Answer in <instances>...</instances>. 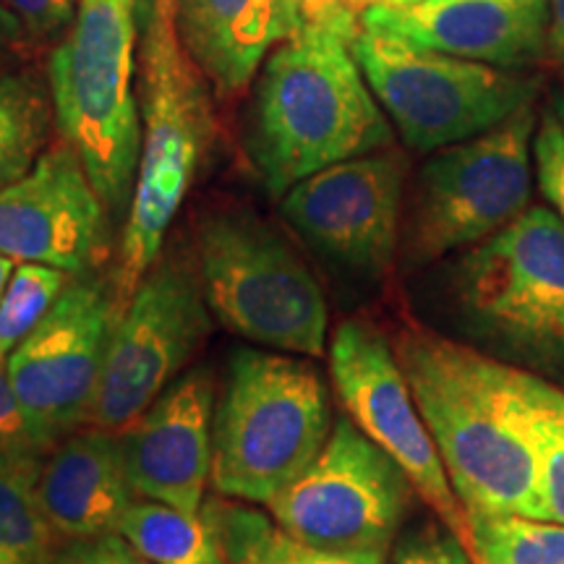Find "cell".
Masks as SVG:
<instances>
[{
  "label": "cell",
  "mask_w": 564,
  "mask_h": 564,
  "mask_svg": "<svg viewBox=\"0 0 564 564\" xmlns=\"http://www.w3.org/2000/svg\"><path fill=\"white\" fill-rule=\"evenodd\" d=\"M377 3H415V0H369V6Z\"/></svg>",
  "instance_id": "obj_40"
},
{
  "label": "cell",
  "mask_w": 564,
  "mask_h": 564,
  "mask_svg": "<svg viewBox=\"0 0 564 564\" xmlns=\"http://www.w3.org/2000/svg\"><path fill=\"white\" fill-rule=\"evenodd\" d=\"M329 371L348 419L405 470L415 494L465 544L468 514L387 337L366 322H343L329 340Z\"/></svg>",
  "instance_id": "obj_13"
},
{
  "label": "cell",
  "mask_w": 564,
  "mask_h": 564,
  "mask_svg": "<svg viewBox=\"0 0 564 564\" xmlns=\"http://www.w3.org/2000/svg\"><path fill=\"white\" fill-rule=\"evenodd\" d=\"M474 564H564V525L525 514H470Z\"/></svg>",
  "instance_id": "obj_24"
},
{
  "label": "cell",
  "mask_w": 564,
  "mask_h": 564,
  "mask_svg": "<svg viewBox=\"0 0 564 564\" xmlns=\"http://www.w3.org/2000/svg\"><path fill=\"white\" fill-rule=\"evenodd\" d=\"M215 137L209 79L175 26L171 0H150L141 40V154L126 212L118 270L121 303L162 253L167 230Z\"/></svg>",
  "instance_id": "obj_3"
},
{
  "label": "cell",
  "mask_w": 564,
  "mask_h": 564,
  "mask_svg": "<svg viewBox=\"0 0 564 564\" xmlns=\"http://www.w3.org/2000/svg\"><path fill=\"white\" fill-rule=\"evenodd\" d=\"M352 42L333 30L282 40L253 89L246 150L272 196L308 175L392 147Z\"/></svg>",
  "instance_id": "obj_2"
},
{
  "label": "cell",
  "mask_w": 564,
  "mask_h": 564,
  "mask_svg": "<svg viewBox=\"0 0 564 564\" xmlns=\"http://www.w3.org/2000/svg\"><path fill=\"white\" fill-rule=\"evenodd\" d=\"M116 280L74 274L37 327L9 352V373L32 444L51 449L84 423L121 314Z\"/></svg>",
  "instance_id": "obj_12"
},
{
  "label": "cell",
  "mask_w": 564,
  "mask_h": 564,
  "mask_svg": "<svg viewBox=\"0 0 564 564\" xmlns=\"http://www.w3.org/2000/svg\"><path fill=\"white\" fill-rule=\"evenodd\" d=\"M280 42L306 30H333L350 42L361 30V17L343 9L337 0H278Z\"/></svg>",
  "instance_id": "obj_28"
},
{
  "label": "cell",
  "mask_w": 564,
  "mask_h": 564,
  "mask_svg": "<svg viewBox=\"0 0 564 564\" xmlns=\"http://www.w3.org/2000/svg\"><path fill=\"white\" fill-rule=\"evenodd\" d=\"M139 0H82L47 55L55 126L79 152L108 212L129 209L141 154L133 91Z\"/></svg>",
  "instance_id": "obj_6"
},
{
  "label": "cell",
  "mask_w": 564,
  "mask_h": 564,
  "mask_svg": "<svg viewBox=\"0 0 564 564\" xmlns=\"http://www.w3.org/2000/svg\"><path fill=\"white\" fill-rule=\"evenodd\" d=\"M463 329L494 358L564 387V220L528 207L449 267Z\"/></svg>",
  "instance_id": "obj_4"
},
{
  "label": "cell",
  "mask_w": 564,
  "mask_h": 564,
  "mask_svg": "<svg viewBox=\"0 0 564 564\" xmlns=\"http://www.w3.org/2000/svg\"><path fill=\"white\" fill-rule=\"evenodd\" d=\"M337 3H340L343 9H348L350 13H356V17H361V13L369 9V0H337Z\"/></svg>",
  "instance_id": "obj_37"
},
{
  "label": "cell",
  "mask_w": 564,
  "mask_h": 564,
  "mask_svg": "<svg viewBox=\"0 0 564 564\" xmlns=\"http://www.w3.org/2000/svg\"><path fill=\"white\" fill-rule=\"evenodd\" d=\"M17 259H11V257H6V253H0V295H3V291H6V285H9V280H11V274H13V270H17Z\"/></svg>",
  "instance_id": "obj_36"
},
{
  "label": "cell",
  "mask_w": 564,
  "mask_h": 564,
  "mask_svg": "<svg viewBox=\"0 0 564 564\" xmlns=\"http://www.w3.org/2000/svg\"><path fill=\"white\" fill-rule=\"evenodd\" d=\"M32 442L30 432H26L24 413H21L19 398L13 392L11 373H9V356L0 350V447L3 444H19Z\"/></svg>",
  "instance_id": "obj_32"
},
{
  "label": "cell",
  "mask_w": 564,
  "mask_h": 564,
  "mask_svg": "<svg viewBox=\"0 0 564 564\" xmlns=\"http://www.w3.org/2000/svg\"><path fill=\"white\" fill-rule=\"evenodd\" d=\"M405 178V154L387 147L299 181L282 194L280 209L324 257L379 278L398 249Z\"/></svg>",
  "instance_id": "obj_14"
},
{
  "label": "cell",
  "mask_w": 564,
  "mask_h": 564,
  "mask_svg": "<svg viewBox=\"0 0 564 564\" xmlns=\"http://www.w3.org/2000/svg\"><path fill=\"white\" fill-rule=\"evenodd\" d=\"M413 491L379 444L350 419H337L319 457L267 507L303 546L387 554Z\"/></svg>",
  "instance_id": "obj_11"
},
{
  "label": "cell",
  "mask_w": 564,
  "mask_h": 564,
  "mask_svg": "<svg viewBox=\"0 0 564 564\" xmlns=\"http://www.w3.org/2000/svg\"><path fill=\"white\" fill-rule=\"evenodd\" d=\"M552 21H549V58L564 70V0H549Z\"/></svg>",
  "instance_id": "obj_35"
},
{
  "label": "cell",
  "mask_w": 564,
  "mask_h": 564,
  "mask_svg": "<svg viewBox=\"0 0 564 564\" xmlns=\"http://www.w3.org/2000/svg\"><path fill=\"white\" fill-rule=\"evenodd\" d=\"M32 63L0 66V188L30 171L53 141L51 84Z\"/></svg>",
  "instance_id": "obj_20"
},
{
  "label": "cell",
  "mask_w": 564,
  "mask_h": 564,
  "mask_svg": "<svg viewBox=\"0 0 564 564\" xmlns=\"http://www.w3.org/2000/svg\"><path fill=\"white\" fill-rule=\"evenodd\" d=\"M215 379L194 369L123 429V460L141 499L199 512L215 460Z\"/></svg>",
  "instance_id": "obj_16"
},
{
  "label": "cell",
  "mask_w": 564,
  "mask_h": 564,
  "mask_svg": "<svg viewBox=\"0 0 564 564\" xmlns=\"http://www.w3.org/2000/svg\"><path fill=\"white\" fill-rule=\"evenodd\" d=\"M209 329L199 267L178 253L158 259L112 324L91 426L123 432L181 377Z\"/></svg>",
  "instance_id": "obj_10"
},
{
  "label": "cell",
  "mask_w": 564,
  "mask_h": 564,
  "mask_svg": "<svg viewBox=\"0 0 564 564\" xmlns=\"http://www.w3.org/2000/svg\"><path fill=\"white\" fill-rule=\"evenodd\" d=\"M0 564H26V562H21V560H17V556L0 552Z\"/></svg>",
  "instance_id": "obj_39"
},
{
  "label": "cell",
  "mask_w": 564,
  "mask_h": 564,
  "mask_svg": "<svg viewBox=\"0 0 564 564\" xmlns=\"http://www.w3.org/2000/svg\"><path fill=\"white\" fill-rule=\"evenodd\" d=\"M554 116L560 118V123H562V129H564V91H560V95L554 97Z\"/></svg>",
  "instance_id": "obj_38"
},
{
  "label": "cell",
  "mask_w": 564,
  "mask_h": 564,
  "mask_svg": "<svg viewBox=\"0 0 564 564\" xmlns=\"http://www.w3.org/2000/svg\"><path fill=\"white\" fill-rule=\"evenodd\" d=\"M392 564H474L468 546L447 525H429L408 535L394 552Z\"/></svg>",
  "instance_id": "obj_30"
},
{
  "label": "cell",
  "mask_w": 564,
  "mask_h": 564,
  "mask_svg": "<svg viewBox=\"0 0 564 564\" xmlns=\"http://www.w3.org/2000/svg\"><path fill=\"white\" fill-rule=\"evenodd\" d=\"M19 21L26 47L37 55L42 47L58 42L79 13L82 0H0Z\"/></svg>",
  "instance_id": "obj_27"
},
{
  "label": "cell",
  "mask_w": 564,
  "mask_h": 564,
  "mask_svg": "<svg viewBox=\"0 0 564 564\" xmlns=\"http://www.w3.org/2000/svg\"><path fill=\"white\" fill-rule=\"evenodd\" d=\"M533 160L541 192L564 220V129L554 110L541 116L533 139Z\"/></svg>",
  "instance_id": "obj_29"
},
{
  "label": "cell",
  "mask_w": 564,
  "mask_h": 564,
  "mask_svg": "<svg viewBox=\"0 0 564 564\" xmlns=\"http://www.w3.org/2000/svg\"><path fill=\"white\" fill-rule=\"evenodd\" d=\"M175 26L220 97L249 87L280 42L278 0H171Z\"/></svg>",
  "instance_id": "obj_19"
},
{
  "label": "cell",
  "mask_w": 564,
  "mask_h": 564,
  "mask_svg": "<svg viewBox=\"0 0 564 564\" xmlns=\"http://www.w3.org/2000/svg\"><path fill=\"white\" fill-rule=\"evenodd\" d=\"M0 253L68 274L95 270L108 253V207L63 137L0 188Z\"/></svg>",
  "instance_id": "obj_15"
},
{
  "label": "cell",
  "mask_w": 564,
  "mask_h": 564,
  "mask_svg": "<svg viewBox=\"0 0 564 564\" xmlns=\"http://www.w3.org/2000/svg\"><path fill=\"white\" fill-rule=\"evenodd\" d=\"M358 66L413 152H436L505 123L535 102L539 76L518 68L426 51L361 26L352 40Z\"/></svg>",
  "instance_id": "obj_8"
},
{
  "label": "cell",
  "mask_w": 564,
  "mask_h": 564,
  "mask_svg": "<svg viewBox=\"0 0 564 564\" xmlns=\"http://www.w3.org/2000/svg\"><path fill=\"white\" fill-rule=\"evenodd\" d=\"M333 432L319 371L291 352H232L215 405L217 494L270 505L319 457Z\"/></svg>",
  "instance_id": "obj_5"
},
{
  "label": "cell",
  "mask_w": 564,
  "mask_h": 564,
  "mask_svg": "<svg viewBox=\"0 0 564 564\" xmlns=\"http://www.w3.org/2000/svg\"><path fill=\"white\" fill-rule=\"evenodd\" d=\"M549 0H415L377 3L361 26L455 58L523 68L549 58Z\"/></svg>",
  "instance_id": "obj_17"
},
{
  "label": "cell",
  "mask_w": 564,
  "mask_h": 564,
  "mask_svg": "<svg viewBox=\"0 0 564 564\" xmlns=\"http://www.w3.org/2000/svg\"><path fill=\"white\" fill-rule=\"evenodd\" d=\"M74 274L51 264L19 262L0 295V350L9 356L45 319Z\"/></svg>",
  "instance_id": "obj_26"
},
{
  "label": "cell",
  "mask_w": 564,
  "mask_h": 564,
  "mask_svg": "<svg viewBox=\"0 0 564 564\" xmlns=\"http://www.w3.org/2000/svg\"><path fill=\"white\" fill-rule=\"evenodd\" d=\"M415 403L465 514L541 520L539 470L514 366L423 327L394 340Z\"/></svg>",
  "instance_id": "obj_1"
},
{
  "label": "cell",
  "mask_w": 564,
  "mask_h": 564,
  "mask_svg": "<svg viewBox=\"0 0 564 564\" xmlns=\"http://www.w3.org/2000/svg\"><path fill=\"white\" fill-rule=\"evenodd\" d=\"M45 453L32 442L0 447V552L26 564H45L63 541L40 502Z\"/></svg>",
  "instance_id": "obj_21"
},
{
  "label": "cell",
  "mask_w": 564,
  "mask_h": 564,
  "mask_svg": "<svg viewBox=\"0 0 564 564\" xmlns=\"http://www.w3.org/2000/svg\"><path fill=\"white\" fill-rule=\"evenodd\" d=\"M285 564H387L384 552H327L291 541Z\"/></svg>",
  "instance_id": "obj_33"
},
{
  "label": "cell",
  "mask_w": 564,
  "mask_h": 564,
  "mask_svg": "<svg viewBox=\"0 0 564 564\" xmlns=\"http://www.w3.org/2000/svg\"><path fill=\"white\" fill-rule=\"evenodd\" d=\"M118 535L152 564H228L199 512L154 499H133Z\"/></svg>",
  "instance_id": "obj_22"
},
{
  "label": "cell",
  "mask_w": 564,
  "mask_h": 564,
  "mask_svg": "<svg viewBox=\"0 0 564 564\" xmlns=\"http://www.w3.org/2000/svg\"><path fill=\"white\" fill-rule=\"evenodd\" d=\"M13 61H34V55L26 47L24 32H21L19 21L6 11V6L0 3V66Z\"/></svg>",
  "instance_id": "obj_34"
},
{
  "label": "cell",
  "mask_w": 564,
  "mask_h": 564,
  "mask_svg": "<svg viewBox=\"0 0 564 564\" xmlns=\"http://www.w3.org/2000/svg\"><path fill=\"white\" fill-rule=\"evenodd\" d=\"M514 390L539 470L541 520L564 525V387L518 369Z\"/></svg>",
  "instance_id": "obj_23"
},
{
  "label": "cell",
  "mask_w": 564,
  "mask_h": 564,
  "mask_svg": "<svg viewBox=\"0 0 564 564\" xmlns=\"http://www.w3.org/2000/svg\"><path fill=\"white\" fill-rule=\"evenodd\" d=\"M133 499L118 432L89 423L45 453L40 502L63 541L118 533Z\"/></svg>",
  "instance_id": "obj_18"
},
{
  "label": "cell",
  "mask_w": 564,
  "mask_h": 564,
  "mask_svg": "<svg viewBox=\"0 0 564 564\" xmlns=\"http://www.w3.org/2000/svg\"><path fill=\"white\" fill-rule=\"evenodd\" d=\"M533 105L505 123L442 147L421 167L405 230V257L426 264L470 249L528 209L533 181Z\"/></svg>",
  "instance_id": "obj_9"
},
{
  "label": "cell",
  "mask_w": 564,
  "mask_h": 564,
  "mask_svg": "<svg viewBox=\"0 0 564 564\" xmlns=\"http://www.w3.org/2000/svg\"><path fill=\"white\" fill-rule=\"evenodd\" d=\"M45 564H152L118 533L61 541Z\"/></svg>",
  "instance_id": "obj_31"
},
{
  "label": "cell",
  "mask_w": 564,
  "mask_h": 564,
  "mask_svg": "<svg viewBox=\"0 0 564 564\" xmlns=\"http://www.w3.org/2000/svg\"><path fill=\"white\" fill-rule=\"evenodd\" d=\"M199 514L228 564H285L293 539L253 502L217 494L204 499Z\"/></svg>",
  "instance_id": "obj_25"
},
{
  "label": "cell",
  "mask_w": 564,
  "mask_h": 564,
  "mask_svg": "<svg viewBox=\"0 0 564 564\" xmlns=\"http://www.w3.org/2000/svg\"><path fill=\"white\" fill-rule=\"evenodd\" d=\"M209 312L230 333L267 350L322 358L329 312L301 253L251 209H223L196 236Z\"/></svg>",
  "instance_id": "obj_7"
}]
</instances>
